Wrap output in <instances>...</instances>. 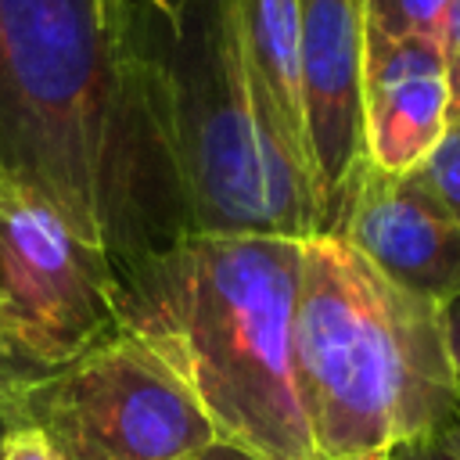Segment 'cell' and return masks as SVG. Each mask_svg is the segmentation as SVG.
I'll return each instance as SVG.
<instances>
[{"instance_id": "7", "label": "cell", "mask_w": 460, "mask_h": 460, "mask_svg": "<svg viewBox=\"0 0 460 460\" xmlns=\"http://www.w3.org/2000/svg\"><path fill=\"white\" fill-rule=\"evenodd\" d=\"M302 126L316 234L338 237L363 144V0H302Z\"/></svg>"}, {"instance_id": "17", "label": "cell", "mask_w": 460, "mask_h": 460, "mask_svg": "<svg viewBox=\"0 0 460 460\" xmlns=\"http://www.w3.org/2000/svg\"><path fill=\"white\" fill-rule=\"evenodd\" d=\"M442 323H446V345H449V359H453V370H456V381H460V298L449 302L442 309Z\"/></svg>"}, {"instance_id": "16", "label": "cell", "mask_w": 460, "mask_h": 460, "mask_svg": "<svg viewBox=\"0 0 460 460\" xmlns=\"http://www.w3.org/2000/svg\"><path fill=\"white\" fill-rule=\"evenodd\" d=\"M388 460H460V438L453 431H442L428 442H413L395 449Z\"/></svg>"}, {"instance_id": "19", "label": "cell", "mask_w": 460, "mask_h": 460, "mask_svg": "<svg viewBox=\"0 0 460 460\" xmlns=\"http://www.w3.org/2000/svg\"><path fill=\"white\" fill-rule=\"evenodd\" d=\"M449 431H453V435H456V438H460V413H456V424H453V428H449Z\"/></svg>"}, {"instance_id": "6", "label": "cell", "mask_w": 460, "mask_h": 460, "mask_svg": "<svg viewBox=\"0 0 460 460\" xmlns=\"http://www.w3.org/2000/svg\"><path fill=\"white\" fill-rule=\"evenodd\" d=\"M0 331L54 374L119 334L111 259L36 190L0 172Z\"/></svg>"}, {"instance_id": "18", "label": "cell", "mask_w": 460, "mask_h": 460, "mask_svg": "<svg viewBox=\"0 0 460 460\" xmlns=\"http://www.w3.org/2000/svg\"><path fill=\"white\" fill-rule=\"evenodd\" d=\"M194 460H262V456H252V453H244V449H237V446H230V442H216L212 449H205V453L194 456Z\"/></svg>"}, {"instance_id": "3", "label": "cell", "mask_w": 460, "mask_h": 460, "mask_svg": "<svg viewBox=\"0 0 460 460\" xmlns=\"http://www.w3.org/2000/svg\"><path fill=\"white\" fill-rule=\"evenodd\" d=\"M295 381L316 460H374L456 424L442 309L331 234L302 241Z\"/></svg>"}, {"instance_id": "13", "label": "cell", "mask_w": 460, "mask_h": 460, "mask_svg": "<svg viewBox=\"0 0 460 460\" xmlns=\"http://www.w3.org/2000/svg\"><path fill=\"white\" fill-rule=\"evenodd\" d=\"M43 377H47V370L25 363V359L7 345V338H4V331H0V417L7 420V428L14 424L18 402L25 399V392H29L32 385H40Z\"/></svg>"}, {"instance_id": "20", "label": "cell", "mask_w": 460, "mask_h": 460, "mask_svg": "<svg viewBox=\"0 0 460 460\" xmlns=\"http://www.w3.org/2000/svg\"><path fill=\"white\" fill-rule=\"evenodd\" d=\"M4 431H7V420H4V417H0V438H4Z\"/></svg>"}, {"instance_id": "10", "label": "cell", "mask_w": 460, "mask_h": 460, "mask_svg": "<svg viewBox=\"0 0 460 460\" xmlns=\"http://www.w3.org/2000/svg\"><path fill=\"white\" fill-rule=\"evenodd\" d=\"M244 54L259 83L270 129L295 165L309 176L305 126H302V0H234Z\"/></svg>"}, {"instance_id": "1", "label": "cell", "mask_w": 460, "mask_h": 460, "mask_svg": "<svg viewBox=\"0 0 460 460\" xmlns=\"http://www.w3.org/2000/svg\"><path fill=\"white\" fill-rule=\"evenodd\" d=\"M0 172L115 270L190 234L137 0H0Z\"/></svg>"}, {"instance_id": "21", "label": "cell", "mask_w": 460, "mask_h": 460, "mask_svg": "<svg viewBox=\"0 0 460 460\" xmlns=\"http://www.w3.org/2000/svg\"><path fill=\"white\" fill-rule=\"evenodd\" d=\"M374 460H388V456H374Z\"/></svg>"}, {"instance_id": "8", "label": "cell", "mask_w": 460, "mask_h": 460, "mask_svg": "<svg viewBox=\"0 0 460 460\" xmlns=\"http://www.w3.org/2000/svg\"><path fill=\"white\" fill-rule=\"evenodd\" d=\"M338 237L395 288L438 309L460 298V223L417 172L363 162Z\"/></svg>"}, {"instance_id": "9", "label": "cell", "mask_w": 460, "mask_h": 460, "mask_svg": "<svg viewBox=\"0 0 460 460\" xmlns=\"http://www.w3.org/2000/svg\"><path fill=\"white\" fill-rule=\"evenodd\" d=\"M449 129L446 54L431 40H388L363 25V144L385 172H413Z\"/></svg>"}, {"instance_id": "14", "label": "cell", "mask_w": 460, "mask_h": 460, "mask_svg": "<svg viewBox=\"0 0 460 460\" xmlns=\"http://www.w3.org/2000/svg\"><path fill=\"white\" fill-rule=\"evenodd\" d=\"M0 460H65L40 428L32 424H14L0 438Z\"/></svg>"}, {"instance_id": "4", "label": "cell", "mask_w": 460, "mask_h": 460, "mask_svg": "<svg viewBox=\"0 0 460 460\" xmlns=\"http://www.w3.org/2000/svg\"><path fill=\"white\" fill-rule=\"evenodd\" d=\"M190 234L316 237L309 176L270 129L234 0H137Z\"/></svg>"}, {"instance_id": "11", "label": "cell", "mask_w": 460, "mask_h": 460, "mask_svg": "<svg viewBox=\"0 0 460 460\" xmlns=\"http://www.w3.org/2000/svg\"><path fill=\"white\" fill-rule=\"evenodd\" d=\"M453 0H363V25L388 40H431L442 47Z\"/></svg>"}, {"instance_id": "12", "label": "cell", "mask_w": 460, "mask_h": 460, "mask_svg": "<svg viewBox=\"0 0 460 460\" xmlns=\"http://www.w3.org/2000/svg\"><path fill=\"white\" fill-rule=\"evenodd\" d=\"M424 187L449 208V216L460 223V119L449 122L446 137L435 144V151L413 169Z\"/></svg>"}, {"instance_id": "15", "label": "cell", "mask_w": 460, "mask_h": 460, "mask_svg": "<svg viewBox=\"0 0 460 460\" xmlns=\"http://www.w3.org/2000/svg\"><path fill=\"white\" fill-rule=\"evenodd\" d=\"M442 54H446V83H449V122H456L460 119V0H453Z\"/></svg>"}, {"instance_id": "2", "label": "cell", "mask_w": 460, "mask_h": 460, "mask_svg": "<svg viewBox=\"0 0 460 460\" xmlns=\"http://www.w3.org/2000/svg\"><path fill=\"white\" fill-rule=\"evenodd\" d=\"M119 277V331L201 402L219 438L262 460H316L295 381L302 241L187 234Z\"/></svg>"}, {"instance_id": "5", "label": "cell", "mask_w": 460, "mask_h": 460, "mask_svg": "<svg viewBox=\"0 0 460 460\" xmlns=\"http://www.w3.org/2000/svg\"><path fill=\"white\" fill-rule=\"evenodd\" d=\"M14 424L40 428L65 460H194L223 442L190 388L126 331L32 385Z\"/></svg>"}]
</instances>
